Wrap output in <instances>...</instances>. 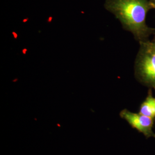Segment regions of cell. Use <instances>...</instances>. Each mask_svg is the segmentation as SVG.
Returning <instances> with one entry per match:
<instances>
[{"label": "cell", "instance_id": "cell-1", "mask_svg": "<svg viewBox=\"0 0 155 155\" xmlns=\"http://www.w3.org/2000/svg\"><path fill=\"white\" fill-rule=\"evenodd\" d=\"M104 7L139 43L149 40L155 34V28L147 24V13L155 9L148 0H106Z\"/></svg>", "mask_w": 155, "mask_h": 155}, {"label": "cell", "instance_id": "cell-2", "mask_svg": "<svg viewBox=\"0 0 155 155\" xmlns=\"http://www.w3.org/2000/svg\"><path fill=\"white\" fill-rule=\"evenodd\" d=\"M134 75L140 83L155 91V45L152 41L140 43Z\"/></svg>", "mask_w": 155, "mask_h": 155}, {"label": "cell", "instance_id": "cell-3", "mask_svg": "<svg viewBox=\"0 0 155 155\" xmlns=\"http://www.w3.org/2000/svg\"><path fill=\"white\" fill-rule=\"evenodd\" d=\"M120 116L132 127L136 129L140 133H143L147 138H155V133L152 129L154 119L139 113H133L126 109L120 112Z\"/></svg>", "mask_w": 155, "mask_h": 155}, {"label": "cell", "instance_id": "cell-4", "mask_svg": "<svg viewBox=\"0 0 155 155\" xmlns=\"http://www.w3.org/2000/svg\"><path fill=\"white\" fill-rule=\"evenodd\" d=\"M139 113L153 119L155 118V97L153 95L152 89H149L146 98L140 105Z\"/></svg>", "mask_w": 155, "mask_h": 155}, {"label": "cell", "instance_id": "cell-5", "mask_svg": "<svg viewBox=\"0 0 155 155\" xmlns=\"http://www.w3.org/2000/svg\"><path fill=\"white\" fill-rule=\"evenodd\" d=\"M148 1L153 5L154 8L155 9V0H148Z\"/></svg>", "mask_w": 155, "mask_h": 155}, {"label": "cell", "instance_id": "cell-6", "mask_svg": "<svg viewBox=\"0 0 155 155\" xmlns=\"http://www.w3.org/2000/svg\"><path fill=\"white\" fill-rule=\"evenodd\" d=\"M153 35H154V36H153V40H152V41L155 45V33Z\"/></svg>", "mask_w": 155, "mask_h": 155}]
</instances>
